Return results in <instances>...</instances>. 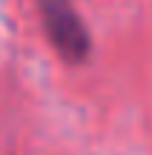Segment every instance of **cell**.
<instances>
[{
	"label": "cell",
	"instance_id": "obj_1",
	"mask_svg": "<svg viewBox=\"0 0 152 155\" xmlns=\"http://www.w3.org/2000/svg\"><path fill=\"white\" fill-rule=\"evenodd\" d=\"M34 3H37L40 26H43L52 49L72 66L86 63L92 52V35L83 17L78 15L75 3L72 0H34Z\"/></svg>",
	"mask_w": 152,
	"mask_h": 155
}]
</instances>
